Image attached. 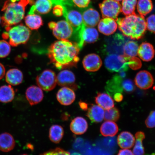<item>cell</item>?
Returning <instances> with one entry per match:
<instances>
[{
	"instance_id": "cell-1",
	"label": "cell",
	"mask_w": 155,
	"mask_h": 155,
	"mask_svg": "<svg viewBox=\"0 0 155 155\" xmlns=\"http://www.w3.org/2000/svg\"><path fill=\"white\" fill-rule=\"evenodd\" d=\"M80 48L77 42L59 40L52 44L48 49L50 63L58 69L77 66Z\"/></svg>"
},
{
	"instance_id": "cell-2",
	"label": "cell",
	"mask_w": 155,
	"mask_h": 155,
	"mask_svg": "<svg viewBox=\"0 0 155 155\" xmlns=\"http://www.w3.org/2000/svg\"><path fill=\"white\" fill-rule=\"evenodd\" d=\"M119 30L124 36L133 40L142 38L147 30L144 16L135 13L116 20Z\"/></svg>"
},
{
	"instance_id": "cell-3",
	"label": "cell",
	"mask_w": 155,
	"mask_h": 155,
	"mask_svg": "<svg viewBox=\"0 0 155 155\" xmlns=\"http://www.w3.org/2000/svg\"><path fill=\"white\" fill-rule=\"evenodd\" d=\"M34 3V0H7L2 9V26L6 28L18 24L24 18L27 6Z\"/></svg>"
},
{
	"instance_id": "cell-4",
	"label": "cell",
	"mask_w": 155,
	"mask_h": 155,
	"mask_svg": "<svg viewBox=\"0 0 155 155\" xmlns=\"http://www.w3.org/2000/svg\"><path fill=\"white\" fill-rule=\"evenodd\" d=\"M9 44L13 47L24 44L28 41L31 34L29 29L22 24L5 28Z\"/></svg>"
},
{
	"instance_id": "cell-5",
	"label": "cell",
	"mask_w": 155,
	"mask_h": 155,
	"mask_svg": "<svg viewBox=\"0 0 155 155\" xmlns=\"http://www.w3.org/2000/svg\"><path fill=\"white\" fill-rule=\"evenodd\" d=\"M63 15L67 22L72 27L75 39L77 41L79 32L83 25L82 15L80 12L74 9H68L63 4Z\"/></svg>"
},
{
	"instance_id": "cell-6",
	"label": "cell",
	"mask_w": 155,
	"mask_h": 155,
	"mask_svg": "<svg viewBox=\"0 0 155 155\" xmlns=\"http://www.w3.org/2000/svg\"><path fill=\"white\" fill-rule=\"evenodd\" d=\"M129 57L124 55L110 54L106 58L104 64L110 72H122L128 69V60Z\"/></svg>"
},
{
	"instance_id": "cell-7",
	"label": "cell",
	"mask_w": 155,
	"mask_h": 155,
	"mask_svg": "<svg viewBox=\"0 0 155 155\" xmlns=\"http://www.w3.org/2000/svg\"><path fill=\"white\" fill-rule=\"evenodd\" d=\"M48 26L53 31L54 36L59 40H68L74 34L72 27L66 21L50 22Z\"/></svg>"
},
{
	"instance_id": "cell-8",
	"label": "cell",
	"mask_w": 155,
	"mask_h": 155,
	"mask_svg": "<svg viewBox=\"0 0 155 155\" xmlns=\"http://www.w3.org/2000/svg\"><path fill=\"white\" fill-rule=\"evenodd\" d=\"M36 81L39 87L46 91L53 90L57 83L55 73L50 69L42 71L37 77Z\"/></svg>"
},
{
	"instance_id": "cell-9",
	"label": "cell",
	"mask_w": 155,
	"mask_h": 155,
	"mask_svg": "<svg viewBox=\"0 0 155 155\" xmlns=\"http://www.w3.org/2000/svg\"><path fill=\"white\" fill-rule=\"evenodd\" d=\"M99 6L103 18L107 17L116 20L121 12V5L119 2L114 0H104Z\"/></svg>"
},
{
	"instance_id": "cell-10",
	"label": "cell",
	"mask_w": 155,
	"mask_h": 155,
	"mask_svg": "<svg viewBox=\"0 0 155 155\" xmlns=\"http://www.w3.org/2000/svg\"><path fill=\"white\" fill-rule=\"evenodd\" d=\"M98 37V33L96 28L87 27L83 24L78 34L77 43L81 48L85 43H94Z\"/></svg>"
},
{
	"instance_id": "cell-11",
	"label": "cell",
	"mask_w": 155,
	"mask_h": 155,
	"mask_svg": "<svg viewBox=\"0 0 155 155\" xmlns=\"http://www.w3.org/2000/svg\"><path fill=\"white\" fill-rule=\"evenodd\" d=\"M135 84L139 88L147 90L151 88L154 83V79L151 74L146 71H139L136 75Z\"/></svg>"
},
{
	"instance_id": "cell-12",
	"label": "cell",
	"mask_w": 155,
	"mask_h": 155,
	"mask_svg": "<svg viewBox=\"0 0 155 155\" xmlns=\"http://www.w3.org/2000/svg\"><path fill=\"white\" fill-rule=\"evenodd\" d=\"M82 63L84 69L89 72L98 71L102 64L100 57L95 54H91L85 56Z\"/></svg>"
},
{
	"instance_id": "cell-13",
	"label": "cell",
	"mask_w": 155,
	"mask_h": 155,
	"mask_svg": "<svg viewBox=\"0 0 155 155\" xmlns=\"http://www.w3.org/2000/svg\"><path fill=\"white\" fill-rule=\"evenodd\" d=\"M75 77L74 73L71 71L64 70L61 71L57 77V83L59 86L75 88Z\"/></svg>"
},
{
	"instance_id": "cell-14",
	"label": "cell",
	"mask_w": 155,
	"mask_h": 155,
	"mask_svg": "<svg viewBox=\"0 0 155 155\" xmlns=\"http://www.w3.org/2000/svg\"><path fill=\"white\" fill-rule=\"evenodd\" d=\"M99 31L105 35L113 34L117 28V25L115 19L110 18H103L98 23Z\"/></svg>"
},
{
	"instance_id": "cell-15",
	"label": "cell",
	"mask_w": 155,
	"mask_h": 155,
	"mask_svg": "<svg viewBox=\"0 0 155 155\" xmlns=\"http://www.w3.org/2000/svg\"><path fill=\"white\" fill-rule=\"evenodd\" d=\"M57 98L60 104L64 106L72 104L75 99V94L72 89L63 87L58 91Z\"/></svg>"
},
{
	"instance_id": "cell-16",
	"label": "cell",
	"mask_w": 155,
	"mask_h": 155,
	"mask_svg": "<svg viewBox=\"0 0 155 155\" xmlns=\"http://www.w3.org/2000/svg\"><path fill=\"white\" fill-rule=\"evenodd\" d=\"M26 96L27 100L31 106L39 103L44 98L42 89L39 87L31 86L27 89Z\"/></svg>"
},
{
	"instance_id": "cell-17",
	"label": "cell",
	"mask_w": 155,
	"mask_h": 155,
	"mask_svg": "<svg viewBox=\"0 0 155 155\" xmlns=\"http://www.w3.org/2000/svg\"><path fill=\"white\" fill-rule=\"evenodd\" d=\"M82 15L83 24L87 27L93 28L96 26L100 21L99 13L93 8L86 9Z\"/></svg>"
},
{
	"instance_id": "cell-18",
	"label": "cell",
	"mask_w": 155,
	"mask_h": 155,
	"mask_svg": "<svg viewBox=\"0 0 155 155\" xmlns=\"http://www.w3.org/2000/svg\"><path fill=\"white\" fill-rule=\"evenodd\" d=\"M53 6L52 0H36L31 8L29 14L38 12L41 14H46L49 12Z\"/></svg>"
},
{
	"instance_id": "cell-19",
	"label": "cell",
	"mask_w": 155,
	"mask_h": 155,
	"mask_svg": "<svg viewBox=\"0 0 155 155\" xmlns=\"http://www.w3.org/2000/svg\"><path fill=\"white\" fill-rule=\"evenodd\" d=\"M155 52L152 45L145 42H143L139 46L137 54L143 61H150L154 58Z\"/></svg>"
},
{
	"instance_id": "cell-20",
	"label": "cell",
	"mask_w": 155,
	"mask_h": 155,
	"mask_svg": "<svg viewBox=\"0 0 155 155\" xmlns=\"http://www.w3.org/2000/svg\"><path fill=\"white\" fill-rule=\"evenodd\" d=\"M88 128L86 120L82 117L75 118L71 121L70 129L74 134L80 135L86 132Z\"/></svg>"
},
{
	"instance_id": "cell-21",
	"label": "cell",
	"mask_w": 155,
	"mask_h": 155,
	"mask_svg": "<svg viewBox=\"0 0 155 155\" xmlns=\"http://www.w3.org/2000/svg\"><path fill=\"white\" fill-rule=\"evenodd\" d=\"M15 141L10 134L4 133L0 134V150L4 152H9L14 148Z\"/></svg>"
},
{
	"instance_id": "cell-22",
	"label": "cell",
	"mask_w": 155,
	"mask_h": 155,
	"mask_svg": "<svg viewBox=\"0 0 155 155\" xmlns=\"http://www.w3.org/2000/svg\"><path fill=\"white\" fill-rule=\"evenodd\" d=\"M87 116L93 123H99L104 119V111L100 106L92 104L88 108Z\"/></svg>"
},
{
	"instance_id": "cell-23",
	"label": "cell",
	"mask_w": 155,
	"mask_h": 155,
	"mask_svg": "<svg viewBox=\"0 0 155 155\" xmlns=\"http://www.w3.org/2000/svg\"><path fill=\"white\" fill-rule=\"evenodd\" d=\"M135 139L133 135L129 132H122L118 136V144L122 149H130L133 147Z\"/></svg>"
},
{
	"instance_id": "cell-24",
	"label": "cell",
	"mask_w": 155,
	"mask_h": 155,
	"mask_svg": "<svg viewBox=\"0 0 155 155\" xmlns=\"http://www.w3.org/2000/svg\"><path fill=\"white\" fill-rule=\"evenodd\" d=\"M24 78L23 73L19 69L13 68L8 71L5 76L6 82L12 86H17L22 83Z\"/></svg>"
},
{
	"instance_id": "cell-25",
	"label": "cell",
	"mask_w": 155,
	"mask_h": 155,
	"mask_svg": "<svg viewBox=\"0 0 155 155\" xmlns=\"http://www.w3.org/2000/svg\"><path fill=\"white\" fill-rule=\"evenodd\" d=\"M97 104L104 109L107 110L114 107V100L109 95L104 93H98L95 98Z\"/></svg>"
},
{
	"instance_id": "cell-26",
	"label": "cell",
	"mask_w": 155,
	"mask_h": 155,
	"mask_svg": "<svg viewBox=\"0 0 155 155\" xmlns=\"http://www.w3.org/2000/svg\"><path fill=\"white\" fill-rule=\"evenodd\" d=\"M119 127L117 124L112 121H106L100 127V132L104 137H113L117 134Z\"/></svg>"
},
{
	"instance_id": "cell-27",
	"label": "cell",
	"mask_w": 155,
	"mask_h": 155,
	"mask_svg": "<svg viewBox=\"0 0 155 155\" xmlns=\"http://www.w3.org/2000/svg\"><path fill=\"white\" fill-rule=\"evenodd\" d=\"M15 93L11 85H4L0 87V102L8 103L14 99Z\"/></svg>"
},
{
	"instance_id": "cell-28",
	"label": "cell",
	"mask_w": 155,
	"mask_h": 155,
	"mask_svg": "<svg viewBox=\"0 0 155 155\" xmlns=\"http://www.w3.org/2000/svg\"><path fill=\"white\" fill-rule=\"evenodd\" d=\"M25 24L29 28L32 30H37L43 25V21L40 15L28 14L25 17Z\"/></svg>"
},
{
	"instance_id": "cell-29",
	"label": "cell",
	"mask_w": 155,
	"mask_h": 155,
	"mask_svg": "<svg viewBox=\"0 0 155 155\" xmlns=\"http://www.w3.org/2000/svg\"><path fill=\"white\" fill-rule=\"evenodd\" d=\"M124 78L119 74L116 75L111 80L108 81L107 85V90L112 94L114 93H121L123 92L122 84Z\"/></svg>"
},
{
	"instance_id": "cell-30",
	"label": "cell",
	"mask_w": 155,
	"mask_h": 155,
	"mask_svg": "<svg viewBox=\"0 0 155 155\" xmlns=\"http://www.w3.org/2000/svg\"><path fill=\"white\" fill-rule=\"evenodd\" d=\"M64 134V129L61 126L58 125L52 126L49 130L50 140L52 142L57 144L62 139Z\"/></svg>"
},
{
	"instance_id": "cell-31",
	"label": "cell",
	"mask_w": 155,
	"mask_h": 155,
	"mask_svg": "<svg viewBox=\"0 0 155 155\" xmlns=\"http://www.w3.org/2000/svg\"><path fill=\"white\" fill-rule=\"evenodd\" d=\"M135 144L133 150V155H144V147L143 141L145 138V133L143 131L137 132L135 135Z\"/></svg>"
},
{
	"instance_id": "cell-32",
	"label": "cell",
	"mask_w": 155,
	"mask_h": 155,
	"mask_svg": "<svg viewBox=\"0 0 155 155\" xmlns=\"http://www.w3.org/2000/svg\"><path fill=\"white\" fill-rule=\"evenodd\" d=\"M139 45L137 42L129 41L124 45L123 52L125 57L129 58L134 57L137 55Z\"/></svg>"
},
{
	"instance_id": "cell-33",
	"label": "cell",
	"mask_w": 155,
	"mask_h": 155,
	"mask_svg": "<svg viewBox=\"0 0 155 155\" xmlns=\"http://www.w3.org/2000/svg\"><path fill=\"white\" fill-rule=\"evenodd\" d=\"M153 9L152 0H139L137 9L139 15L146 16L151 12Z\"/></svg>"
},
{
	"instance_id": "cell-34",
	"label": "cell",
	"mask_w": 155,
	"mask_h": 155,
	"mask_svg": "<svg viewBox=\"0 0 155 155\" xmlns=\"http://www.w3.org/2000/svg\"><path fill=\"white\" fill-rule=\"evenodd\" d=\"M137 0H123L121 12L126 16L135 13V11Z\"/></svg>"
},
{
	"instance_id": "cell-35",
	"label": "cell",
	"mask_w": 155,
	"mask_h": 155,
	"mask_svg": "<svg viewBox=\"0 0 155 155\" xmlns=\"http://www.w3.org/2000/svg\"><path fill=\"white\" fill-rule=\"evenodd\" d=\"M120 114L119 109L114 107L104 111V119L106 121L116 122L119 120Z\"/></svg>"
},
{
	"instance_id": "cell-36",
	"label": "cell",
	"mask_w": 155,
	"mask_h": 155,
	"mask_svg": "<svg viewBox=\"0 0 155 155\" xmlns=\"http://www.w3.org/2000/svg\"><path fill=\"white\" fill-rule=\"evenodd\" d=\"M11 51L10 45L5 40H0V58L7 57Z\"/></svg>"
},
{
	"instance_id": "cell-37",
	"label": "cell",
	"mask_w": 155,
	"mask_h": 155,
	"mask_svg": "<svg viewBox=\"0 0 155 155\" xmlns=\"http://www.w3.org/2000/svg\"><path fill=\"white\" fill-rule=\"evenodd\" d=\"M122 88L123 91L131 94L134 91L135 86L133 81L130 79H124L123 81L122 84Z\"/></svg>"
},
{
	"instance_id": "cell-38",
	"label": "cell",
	"mask_w": 155,
	"mask_h": 155,
	"mask_svg": "<svg viewBox=\"0 0 155 155\" xmlns=\"http://www.w3.org/2000/svg\"><path fill=\"white\" fill-rule=\"evenodd\" d=\"M128 65L131 69L137 70L140 68L142 64L139 58L134 57L129 58L128 60Z\"/></svg>"
},
{
	"instance_id": "cell-39",
	"label": "cell",
	"mask_w": 155,
	"mask_h": 155,
	"mask_svg": "<svg viewBox=\"0 0 155 155\" xmlns=\"http://www.w3.org/2000/svg\"><path fill=\"white\" fill-rule=\"evenodd\" d=\"M146 22L147 28L150 32L155 33V14L148 17Z\"/></svg>"
},
{
	"instance_id": "cell-40",
	"label": "cell",
	"mask_w": 155,
	"mask_h": 155,
	"mask_svg": "<svg viewBox=\"0 0 155 155\" xmlns=\"http://www.w3.org/2000/svg\"><path fill=\"white\" fill-rule=\"evenodd\" d=\"M145 125L149 128L155 127V110L150 112L145 121Z\"/></svg>"
},
{
	"instance_id": "cell-41",
	"label": "cell",
	"mask_w": 155,
	"mask_h": 155,
	"mask_svg": "<svg viewBox=\"0 0 155 155\" xmlns=\"http://www.w3.org/2000/svg\"><path fill=\"white\" fill-rule=\"evenodd\" d=\"M40 155H70L69 153L59 148L48 151Z\"/></svg>"
},
{
	"instance_id": "cell-42",
	"label": "cell",
	"mask_w": 155,
	"mask_h": 155,
	"mask_svg": "<svg viewBox=\"0 0 155 155\" xmlns=\"http://www.w3.org/2000/svg\"><path fill=\"white\" fill-rule=\"evenodd\" d=\"M75 5L80 8H85L88 7L91 0H72Z\"/></svg>"
},
{
	"instance_id": "cell-43",
	"label": "cell",
	"mask_w": 155,
	"mask_h": 155,
	"mask_svg": "<svg viewBox=\"0 0 155 155\" xmlns=\"http://www.w3.org/2000/svg\"><path fill=\"white\" fill-rule=\"evenodd\" d=\"M114 99L117 102H120L123 99V96L121 93H116V94L114 95Z\"/></svg>"
},
{
	"instance_id": "cell-44",
	"label": "cell",
	"mask_w": 155,
	"mask_h": 155,
	"mask_svg": "<svg viewBox=\"0 0 155 155\" xmlns=\"http://www.w3.org/2000/svg\"><path fill=\"white\" fill-rule=\"evenodd\" d=\"M117 155H133V154L130 150L124 149L119 150Z\"/></svg>"
},
{
	"instance_id": "cell-45",
	"label": "cell",
	"mask_w": 155,
	"mask_h": 155,
	"mask_svg": "<svg viewBox=\"0 0 155 155\" xmlns=\"http://www.w3.org/2000/svg\"><path fill=\"white\" fill-rule=\"evenodd\" d=\"M5 68L4 65L0 63V80H1L5 76Z\"/></svg>"
},
{
	"instance_id": "cell-46",
	"label": "cell",
	"mask_w": 155,
	"mask_h": 155,
	"mask_svg": "<svg viewBox=\"0 0 155 155\" xmlns=\"http://www.w3.org/2000/svg\"><path fill=\"white\" fill-rule=\"evenodd\" d=\"M79 104L83 110H86L88 109V105L86 103L80 102H79Z\"/></svg>"
},
{
	"instance_id": "cell-47",
	"label": "cell",
	"mask_w": 155,
	"mask_h": 155,
	"mask_svg": "<svg viewBox=\"0 0 155 155\" xmlns=\"http://www.w3.org/2000/svg\"><path fill=\"white\" fill-rule=\"evenodd\" d=\"M61 1L63 2H67L68 1H70V0H61Z\"/></svg>"
},
{
	"instance_id": "cell-48",
	"label": "cell",
	"mask_w": 155,
	"mask_h": 155,
	"mask_svg": "<svg viewBox=\"0 0 155 155\" xmlns=\"http://www.w3.org/2000/svg\"><path fill=\"white\" fill-rule=\"evenodd\" d=\"M114 1H116L119 2H121L122 1H123V0H114Z\"/></svg>"
},
{
	"instance_id": "cell-49",
	"label": "cell",
	"mask_w": 155,
	"mask_h": 155,
	"mask_svg": "<svg viewBox=\"0 0 155 155\" xmlns=\"http://www.w3.org/2000/svg\"><path fill=\"white\" fill-rule=\"evenodd\" d=\"M1 17H0V24H1Z\"/></svg>"
},
{
	"instance_id": "cell-50",
	"label": "cell",
	"mask_w": 155,
	"mask_h": 155,
	"mask_svg": "<svg viewBox=\"0 0 155 155\" xmlns=\"http://www.w3.org/2000/svg\"><path fill=\"white\" fill-rule=\"evenodd\" d=\"M153 90L155 91V86L153 87Z\"/></svg>"
},
{
	"instance_id": "cell-51",
	"label": "cell",
	"mask_w": 155,
	"mask_h": 155,
	"mask_svg": "<svg viewBox=\"0 0 155 155\" xmlns=\"http://www.w3.org/2000/svg\"><path fill=\"white\" fill-rule=\"evenodd\" d=\"M21 155H28V154H23Z\"/></svg>"
}]
</instances>
